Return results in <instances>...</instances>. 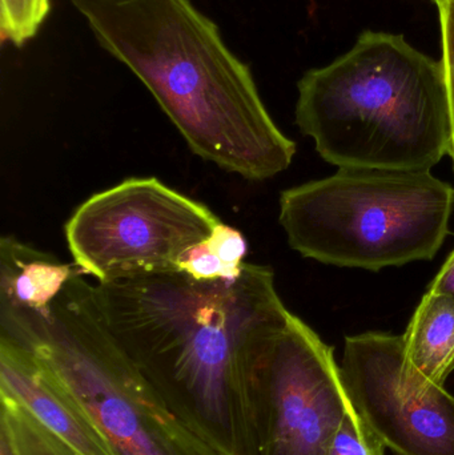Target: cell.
<instances>
[{
  "label": "cell",
  "instance_id": "obj_1",
  "mask_svg": "<svg viewBox=\"0 0 454 455\" xmlns=\"http://www.w3.org/2000/svg\"><path fill=\"white\" fill-rule=\"evenodd\" d=\"M112 336L168 403L231 455H258L255 374L290 320L274 270L245 262L236 280L180 270L96 285Z\"/></svg>",
  "mask_w": 454,
  "mask_h": 455
},
{
  "label": "cell",
  "instance_id": "obj_2",
  "mask_svg": "<svg viewBox=\"0 0 454 455\" xmlns=\"http://www.w3.org/2000/svg\"><path fill=\"white\" fill-rule=\"evenodd\" d=\"M197 156L248 180L284 172L295 141L275 124L248 64L192 0H69Z\"/></svg>",
  "mask_w": 454,
  "mask_h": 455
},
{
  "label": "cell",
  "instance_id": "obj_3",
  "mask_svg": "<svg viewBox=\"0 0 454 455\" xmlns=\"http://www.w3.org/2000/svg\"><path fill=\"white\" fill-rule=\"evenodd\" d=\"M298 90L296 124L339 170L431 172L450 154L444 67L402 35L362 32Z\"/></svg>",
  "mask_w": 454,
  "mask_h": 455
},
{
  "label": "cell",
  "instance_id": "obj_4",
  "mask_svg": "<svg viewBox=\"0 0 454 455\" xmlns=\"http://www.w3.org/2000/svg\"><path fill=\"white\" fill-rule=\"evenodd\" d=\"M75 275L47 310L0 305V339L44 363L117 455H231L181 416L107 325L96 286Z\"/></svg>",
  "mask_w": 454,
  "mask_h": 455
},
{
  "label": "cell",
  "instance_id": "obj_5",
  "mask_svg": "<svg viewBox=\"0 0 454 455\" xmlns=\"http://www.w3.org/2000/svg\"><path fill=\"white\" fill-rule=\"evenodd\" d=\"M453 208V187L431 172L339 170L283 192L279 220L301 256L378 272L434 259Z\"/></svg>",
  "mask_w": 454,
  "mask_h": 455
},
{
  "label": "cell",
  "instance_id": "obj_6",
  "mask_svg": "<svg viewBox=\"0 0 454 455\" xmlns=\"http://www.w3.org/2000/svg\"><path fill=\"white\" fill-rule=\"evenodd\" d=\"M220 219L155 178L130 179L83 203L66 226L74 264L99 283L179 270Z\"/></svg>",
  "mask_w": 454,
  "mask_h": 455
},
{
  "label": "cell",
  "instance_id": "obj_7",
  "mask_svg": "<svg viewBox=\"0 0 454 455\" xmlns=\"http://www.w3.org/2000/svg\"><path fill=\"white\" fill-rule=\"evenodd\" d=\"M255 403L258 455H328L354 408L332 347L293 315L261 355Z\"/></svg>",
  "mask_w": 454,
  "mask_h": 455
},
{
  "label": "cell",
  "instance_id": "obj_8",
  "mask_svg": "<svg viewBox=\"0 0 454 455\" xmlns=\"http://www.w3.org/2000/svg\"><path fill=\"white\" fill-rule=\"evenodd\" d=\"M340 369L357 413L392 453L454 455V397L410 376L402 336L346 337Z\"/></svg>",
  "mask_w": 454,
  "mask_h": 455
},
{
  "label": "cell",
  "instance_id": "obj_9",
  "mask_svg": "<svg viewBox=\"0 0 454 455\" xmlns=\"http://www.w3.org/2000/svg\"><path fill=\"white\" fill-rule=\"evenodd\" d=\"M0 390L15 397L76 455H117L58 377L23 347L0 339Z\"/></svg>",
  "mask_w": 454,
  "mask_h": 455
},
{
  "label": "cell",
  "instance_id": "obj_10",
  "mask_svg": "<svg viewBox=\"0 0 454 455\" xmlns=\"http://www.w3.org/2000/svg\"><path fill=\"white\" fill-rule=\"evenodd\" d=\"M77 275L83 272L76 265L64 264L12 235L0 241V305L43 312Z\"/></svg>",
  "mask_w": 454,
  "mask_h": 455
},
{
  "label": "cell",
  "instance_id": "obj_11",
  "mask_svg": "<svg viewBox=\"0 0 454 455\" xmlns=\"http://www.w3.org/2000/svg\"><path fill=\"white\" fill-rule=\"evenodd\" d=\"M405 366L418 385L444 387L454 371V299L429 289L402 336Z\"/></svg>",
  "mask_w": 454,
  "mask_h": 455
},
{
  "label": "cell",
  "instance_id": "obj_12",
  "mask_svg": "<svg viewBox=\"0 0 454 455\" xmlns=\"http://www.w3.org/2000/svg\"><path fill=\"white\" fill-rule=\"evenodd\" d=\"M2 416L20 455H76L48 432L15 397L0 390Z\"/></svg>",
  "mask_w": 454,
  "mask_h": 455
},
{
  "label": "cell",
  "instance_id": "obj_13",
  "mask_svg": "<svg viewBox=\"0 0 454 455\" xmlns=\"http://www.w3.org/2000/svg\"><path fill=\"white\" fill-rule=\"evenodd\" d=\"M51 11V0H0V39L21 48L34 39Z\"/></svg>",
  "mask_w": 454,
  "mask_h": 455
},
{
  "label": "cell",
  "instance_id": "obj_14",
  "mask_svg": "<svg viewBox=\"0 0 454 455\" xmlns=\"http://www.w3.org/2000/svg\"><path fill=\"white\" fill-rule=\"evenodd\" d=\"M386 449L354 406L336 432L328 455H386Z\"/></svg>",
  "mask_w": 454,
  "mask_h": 455
},
{
  "label": "cell",
  "instance_id": "obj_15",
  "mask_svg": "<svg viewBox=\"0 0 454 455\" xmlns=\"http://www.w3.org/2000/svg\"><path fill=\"white\" fill-rule=\"evenodd\" d=\"M179 270L197 281L236 280L240 275L229 269L208 245L207 238L192 245L179 262Z\"/></svg>",
  "mask_w": 454,
  "mask_h": 455
},
{
  "label": "cell",
  "instance_id": "obj_16",
  "mask_svg": "<svg viewBox=\"0 0 454 455\" xmlns=\"http://www.w3.org/2000/svg\"><path fill=\"white\" fill-rule=\"evenodd\" d=\"M439 8L440 29H442V59L448 100H450V155L454 163V0H434Z\"/></svg>",
  "mask_w": 454,
  "mask_h": 455
},
{
  "label": "cell",
  "instance_id": "obj_17",
  "mask_svg": "<svg viewBox=\"0 0 454 455\" xmlns=\"http://www.w3.org/2000/svg\"><path fill=\"white\" fill-rule=\"evenodd\" d=\"M208 245L218 254L219 259L237 275H242L245 267L248 245L244 235L227 224L219 223L207 238Z\"/></svg>",
  "mask_w": 454,
  "mask_h": 455
},
{
  "label": "cell",
  "instance_id": "obj_18",
  "mask_svg": "<svg viewBox=\"0 0 454 455\" xmlns=\"http://www.w3.org/2000/svg\"><path fill=\"white\" fill-rule=\"evenodd\" d=\"M429 289L437 293L447 294L454 299V249Z\"/></svg>",
  "mask_w": 454,
  "mask_h": 455
},
{
  "label": "cell",
  "instance_id": "obj_19",
  "mask_svg": "<svg viewBox=\"0 0 454 455\" xmlns=\"http://www.w3.org/2000/svg\"><path fill=\"white\" fill-rule=\"evenodd\" d=\"M0 455H20L7 425L0 421Z\"/></svg>",
  "mask_w": 454,
  "mask_h": 455
}]
</instances>
